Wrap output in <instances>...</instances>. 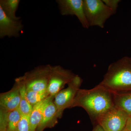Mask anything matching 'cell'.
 <instances>
[{
	"mask_svg": "<svg viewBox=\"0 0 131 131\" xmlns=\"http://www.w3.org/2000/svg\"><path fill=\"white\" fill-rule=\"evenodd\" d=\"M75 74L60 66L51 67L47 91L49 96L54 97L74 78Z\"/></svg>",
	"mask_w": 131,
	"mask_h": 131,
	"instance_id": "52a82bcc",
	"label": "cell"
},
{
	"mask_svg": "<svg viewBox=\"0 0 131 131\" xmlns=\"http://www.w3.org/2000/svg\"><path fill=\"white\" fill-rule=\"evenodd\" d=\"M105 4L109 7L114 13H116L118 4L121 1L119 0H102Z\"/></svg>",
	"mask_w": 131,
	"mask_h": 131,
	"instance_id": "d6986e66",
	"label": "cell"
},
{
	"mask_svg": "<svg viewBox=\"0 0 131 131\" xmlns=\"http://www.w3.org/2000/svg\"><path fill=\"white\" fill-rule=\"evenodd\" d=\"M129 115L119 108L114 106L97 121L105 131H123Z\"/></svg>",
	"mask_w": 131,
	"mask_h": 131,
	"instance_id": "8992f818",
	"label": "cell"
},
{
	"mask_svg": "<svg viewBox=\"0 0 131 131\" xmlns=\"http://www.w3.org/2000/svg\"><path fill=\"white\" fill-rule=\"evenodd\" d=\"M53 99L49 101L45 107L42 120L37 129V131H43L44 129L48 126L57 114V109Z\"/></svg>",
	"mask_w": 131,
	"mask_h": 131,
	"instance_id": "4fadbf2b",
	"label": "cell"
},
{
	"mask_svg": "<svg viewBox=\"0 0 131 131\" xmlns=\"http://www.w3.org/2000/svg\"><path fill=\"white\" fill-rule=\"evenodd\" d=\"M20 2V0H1L0 8L9 18L14 19L20 20V18L16 16V15Z\"/></svg>",
	"mask_w": 131,
	"mask_h": 131,
	"instance_id": "2e32d148",
	"label": "cell"
},
{
	"mask_svg": "<svg viewBox=\"0 0 131 131\" xmlns=\"http://www.w3.org/2000/svg\"><path fill=\"white\" fill-rule=\"evenodd\" d=\"M84 12L90 26L103 28L107 20L114 14L102 0H83Z\"/></svg>",
	"mask_w": 131,
	"mask_h": 131,
	"instance_id": "3957f363",
	"label": "cell"
},
{
	"mask_svg": "<svg viewBox=\"0 0 131 131\" xmlns=\"http://www.w3.org/2000/svg\"><path fill=\"white\" fill-rule=\"evenodd\" d=\"M92 131H105L103 128L99 124H97L94 127Z\"/></svg>",
	"mask_w": 131,
	"mask_h": 131,
	"instance_id": "44dd1931",
	"label": "cell"
},
{
	"mask_svg": "<svg viewBox=\"0 0 131 131\" xmlns=\"http://www.w3.org/2000/svg\"><path fill=\"white\" fill-rule=\"evenodd\" d=\"M21 114L19 109L11 112L1 110V131H17Z\"/></svg>",
	"mask_w": 131,
	"mask_h": 131,
	"instance_id": "8fae6325",
	"label": "cell"
},
{
	"mask_svg": "<svg viewBox=\"0 0 131 131\" xmlns=\"http://www.w3.org/2000/svg\"><path fill=\"white\" fill-rule=\"evenodd\" d=\"M24 26L20 20L14 19L7 16L0 8V38H17L23 30Z\"/></svg>",
	"mask_w": 131,
	"mask_h": 131,
	"instance_id": "9c48e42d",
	"label": "cell"
},
{
	"mask_svg": "<svg viewBox=\"0 0 131 131\" xmlns=\"http://www.w3.org/2000/svg\"><path fill=\"white\" fill-rule=\"evenodd\" d=\"M100 83L113 92L131 91V58L123 57L110 64Z\"/></svg>",
	"mask_w": 131,
	"mask_h": 131,
	"instance_id": "7a4b0ae2",
	"label": "cell"
},
{
	"mask_svg": "<svg viewBox=\"0 0 131 131\" xmlns=\"http://www.w3.org/2000/svg\"><path fill=\"white\" fill-rule=\"evenodd\" d=\"M113 93L114 105L131 116V91Z\"/></svg>",
	"mask_w": 131,
	"mask_h": 131,
	"instance_id": "5bb4252c",
	"label": "cell"
},
{
	"mask_svg": "<svg viewBox=\"0 0 131 131\" xmlns=\"http://www.w3.org/2000/svg\"><path fill=\"white\" fill-rule=\"evenodd\" d=\"M54 98L49 96L33 106L32 110L30 115V131H36L37 130L42 120L45 107L49 101Z\"/></svg>",
	"mask_w": 131,
	"mask_h": 131,
	"instance_id": "7c38bea8",
	"label": "cell"
},
{
	"mask_svg": "<svg viewBox=\"0 0 131 131\" xmlns=\"http://www.w3.org/2000/svg\"><path fill=\"white\" fill-rule=\"evenodd\" d=\"M82 82L81 78L76 75L68 83V87L62 89L54 96V102L57 109V116H60L66 108L72 107Z\"/></svg>",
	"mask_w": 131,
	"mask_h": 131,
	"instance_id": "5b68a950",
	"label": "cell"
},
{
	"mask_svg": "<svg viewBox=\"0 0 131 131\" xmlns=\"http://www.w3.org/2000/svg\"><path fill=\"white\" fill-rule=\"evenodd\" d=\"M52 66H40L21 77L27 90L39 92L47 91Z\"/></svg>",
	"mask_w": 131,
	"mask_h": 131,
	"instance_id": "277c9868",
	"label": "cell"
},
{
	"mask_svg": "<svg viewBox=\"0 0 131 131\" xmlns=\"http://www.w3.org/2000/svg\"><path fill=\"white\" fill-rule=\"evenodd\" d=\"M26 90V96L28 102L32 106L50 96L47 91L39 92Z\"/></svg>",
	"mask_w": 131,
	"mask_h": 131,
	"instance_id": "e0dca14e",
	"label": "cell"
},
{
	"mask_svg": "<svg viewBox=\"0 0 131 131\" xmlns=\"http://www.w3.org/2000/svg\"><path fill=\"white\" fill-rule=\"evenodd\" d=\"M20 100L19 88L18 82L15 81V85L11 90L1 94V110L8 112L18 109Z\"/></svg>",
	"mask_w": 131,
	"mask_h": 131,
	"instance_id": "30bf717a",
	"label": "cell"
},
{
	"mask_svg": "<svg viewBox=\"0 0 131 131\" xmlns=\"http://www.w3.org/2000/svg\"><path fill=\"white\" fill-rule=\"evenodd\" d=\"M56 2L62 15H75L83 28H89L84 12L83 0H57Z\"/></svg>",
	"mask_w": 131,
	"mask_h": 131,
	"instance_id": "ba28073f",
	"label": "cell"
},
{
	"mask_svg": "<svg viewBox=\"0 0 131 131\" xmlns=\"http://www.w3.org/2000/svg\"><path fill=\"white\" fill-rule=\"evenodd\" d=\"M114 106L113 92L99 83L91 89H80L72 107L84 108L91 120L96 124L100 118Z\"/></svg>",
	"mask_w": 131,
	"mask_h": 131,
	"instance_id": "6da1fadb",
	"label": "cell"
},
{
	"mask_svg": "<svg viewBox=\"0 0 131 131\" xmlns=\"http://www.w3.org/2000/svg\"><path fill=\"white\" fill-rule=\"evenodd\" d=\"M17 131H30V116L21 115Z\"/></svg>",
	"mask_w": 131,
	"mask_h": 131,
	"instance_id": "ac0fdd59",
	"label": "cell"
},
{
	"mask_svg": "<svg viewBox=\"0 0 131 131\" xmlns=\"http://www.w3.org/2000/svg\"><path fill=\"white\" fill-rule=\"evenodd\" d=\"M15 81L18 82L19 88L20 100L18 109L23 115L30 116L33 109V106L30 104L26 96V87L21 77L16 78Z\"/></svg>",
	"mask_w": 131,
	"mask_h": 131,
	"instance_id": "9a60e30c",
	"label": "cell"
},
{
	"mask_svg": "<svg viewBox=\"0 0 131 131\" xmlns=\"http://www.w3.org/2000/svg\"><path fill=\"white\" fill-rule=\"evenodd\" d=\"M123 131H131V116H129Z\"/></svg>",
	"mask_w": 131,
	"mask_h": 131,
	"instance_id": "ffe728a7",
	"label": "cell"
}]
</instances>
